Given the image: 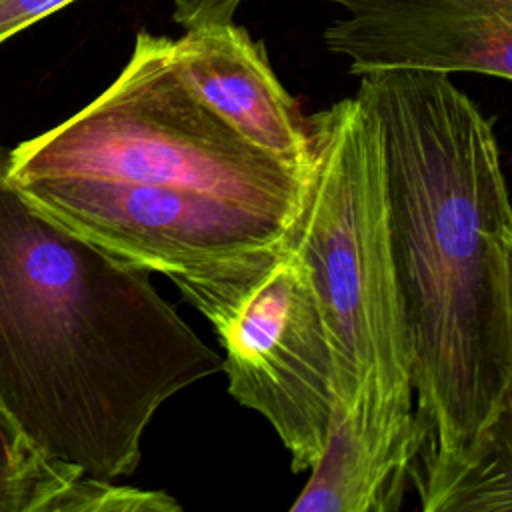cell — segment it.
<instances>
[{
    "label": "cell",
    "instance_id": "obj_1",
    "mask_svg": "<svg viewBox=\"0 0 512 512\" xmlns=\"http://www.w3.org/2000/svg\"><path fill=\"white\" fill-rule=\"evenodd\" d=\"M356 94L382 140L390 244L422 430L416 460L456 456L512 378V202L494 126L442 72H366Z\"/></svg>",
    "mask_w": 512,
    "mask_h": 512
},
{
    "label": "cell",
    "instance_id": "obj_2",
    "mask_svg": "<svg viewBox=\"0 0 512 512\" xmlns=\"http://www.w3.org/2000/svg\"><path fill=\"white\" fill-rule=\"evenodd\" d=\"M0 148V404L50 456L116 480L156 410L222 372L212 350L122 260L34 208Z\"/></svg>",
    "mask_w": 512,
    "mask_h": 512
},
{
    "label": "cell",
    "instance_id": "obj_3",
    "mask_svg": "<svg viewBox=\"0 0 512 512\" xmlns=\"http://www.w3.org/2000/svg\"><path fill=\"white\" fill-rule=\"evenodd\" d=\"M312 162L286 242L310 266L332 332L352 434L420 450L412 354L390 244L382 140L354 94L308 116Z\"/></svg>",
    "mask_w": 512,
    "mask_h": 512
},
{
    "label": "cell",
    "instance_id": "obj_4",
    "mask_svg": "<svg viewBox=\"0 0 512 512\" xmlns=\"http://www.w3.org/2000/svg\"><path fill=\"white\" fill-rule=\"evenodd\" d=\"M172 44L140 30L102 94L8 150V178L76 176L192 190L290 220L306 174L260 152L210 112L178 74Z\"/></svg>",
    "mask_w": 512,
    "mask_h": 512
},
{
    "label": "cell",
    "instance_id": "obj_5",
    "mask_svg": "<svg viewBox=\"0 0 512 512\" xmlns=\"http://www.w3.org/2000/svg\"><path fill=\"white\" fill-rule=\"evenodd\" d=\"M178 290L220 340L228 394L272 426L292 472L312 470L342 400L332 332L306 260L282 234Z\"/></svg>",
    "mask_w": 512,
    "mask_h": 512
},
{
    "label": "cell",
    "instance_id": "obj_6",
    "mask_svg": "<svg viewBox=\"0 0 512 512\" xmlns=\"http://www.w3.org/2000/svg\"><path fill=\"white\" fill-rule=\"evenodd\" d=\"M8 180L40 212L176 288L278 240L292 220L192 190L76 176Z\"/></svg>",
    "mask_w": 512,
    "mask_h": 512
},
{
    "label": "cell",
    "instance_id": "obj_7",
    "mask_svg": "<svg viewBox=\"0 0 512 512\" xmlns=\"http://www.w3.org/2000/svg\"><path fill=\"white\" fill-rule=\"evenodd\" d=\"M342 10L322 38L350 74L472 72L512 80V0H320Z\"/></svg>",
    "mask_w": 512,
    "mask_h": 512
},
{
    "label": "cell",
    "instance_id": "obj_8",
    "mask_svg": "<svg viewBox=\"0 0 512 512\" xmlns=\"http://www.w3.org/2000/svg\"><path fill=\"white\" fill-rule=\"evenodd\" d=\"M192 94L260 152L308 174V116L274 74L266 48L234 22L186 28L172 44Z\"/></svg>",
    "mask_w": 512,
    "mask_h": 512
},
{
    "label": "cell",
    "instance_id": "obj_9",
    "mask_svg": "<svg viewBox=\"0 0 512 512\" xmlns=\"http://www.w3.org/2000/svg\"><path fill=\"white\" fill-rule=\"evenodd\" d=\"M410 484L424 512H512V378L472 442L414 460Z\"/></svg>",
    "mask_w": 512,
    "mask_h": 512
},
{
    "label": "cell",
    "instance_id": "obj_10",
    "mask_svg": "<svg viewBox=\"0 0 512 512\" xmlns=\"http://www.w3.org/2000/svg\"><path fill=\"white\" fill-rule=\"evenodd\" d=\"M80 472L34 444L0 404V512H50Z\"/></svg>",
    "mask_w": 512,
    "mask_h": 512
},
{
    "label": "cell",
    "instance_id": "obj_11",
    "mask_svg": "<svg viewBox=\"0 0 512 512\" xmlns=\"http://www.w3.org/2000/svg\"><path fill=\"white\" fill-rule=\"evenodd\" d=\"M166 492L116 484L80 472L52 502L50 512H180Z\"/></svg>",
    "mask_w": 512,
    "mask_h": 512
},
{
    "label": "cell",
    "instance_id": "obj_12",
    "mask_svg": "<svg viewBox=\"0 0 512 512\" xmlns=\"http://www.w3.org/2000/svg\"><path fill=\"white\" fill-rule=\"evenodd\" d=\"M74 0H0V46Z\"/></svg>",
    "mask_w": 512,
    "mask_h": 512
},
{
    "label": "cell",
    "instance_id": "obj_13",
    "mask_svg": "<svg viewBox=\"0 0 512 512\" xmlns=\"http://www.w3.org/2000/svg\"><path fill=\"white\" fill-rule=\"evenodd\" d=\"M172 18L186 30L200 24L232 22L242 0H170Z\"/></svg>",
    "mask_w": 512,
    "mask_h": 512
},
{
    "label": "cell",
    "instance_id": "obj_14",
    "mask_svg": "<svg viewBox=\"0 0 512 512\" xmlns=\"http://www.w3.org/2000/svg\"><path fill=\"white\" fill-rule=\"evenodd\" d=\"M506 282H508V312H510V336H512V232L506 242Z\"/></svg>",
    "mask_w": 512,
    "mask_h": 512
}]
</instances>
